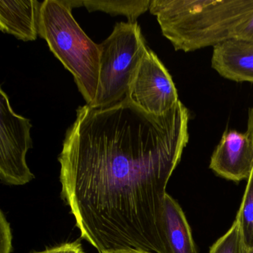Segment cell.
<instances>
[{"label": "cell", "mask_w": 253, "mask_h": 253, "mask_svg": "<svg viewBox=\"0 0 253 253\" xmlns=\"http://www.w3.org/2000/svg\"><path fill=\"white\" fill-rule=\"evenodd\" d=\"M189 120L180 101L161 115L127 96L103 109L78 108L58 158L61 196L99 253H169L166 190L189 141Z\"/></svg>", "instance_id": "6da1fadb"}, {"label": "cell", "mask_w": 253, "mask_h": 253, "mask_svg": "<svg viewBox=\"0 0 253 253\" xmlns=\"http://www.w3.org/2000/svg\"><path fill=\"white\" fill-rule=\"evenodd\" d=\"M149 11L174 49L189 52L233 39L253 0H151Z\"/></svg>", "instance_id": "7a4b0ae2"}, {"label": "cell", "mask_w": 253, "mask_h": 253, "mask_svg": "<svg viewBox=\"0 0 253 253\" xmlns=\"http://www.w3.org/2000/svg\"><path fill=\"white\" fill-rule=\"evenodd\" d=\"M68 0H45L41 3L39 35L51 52L73 75L87 105L95 99L100 75V51L80 27Z\"/></svg>", "instance_id": "3957f363"}, {"label": "cell", "mask_w": 253, "mask_h": 253, "mask_svg": "<svg viewBox=\"0 0 253 253\" xmlns=\"http://www.w3.org/2000/svg\"><path fill=\"white\" fill-rule=\"evenodd\" d=\"M100 75L95 99L88 106L109 107L126 96L149 47L137 23H116L110 36L99 44Z\"/></svg>", "instance_id": "277c9868"}, {"label": "cell", "mask_w": 253, "mask_h": 253, "mask_svg": "<svg viewBox=\"0 0 253 253\" xmlns=\"http://www.w3.org/2000/svg\"><path fill=\"white\" fill-rule=\"evenodd\" d=\"M30 121L17 115L6 93L0 90V179L11 186H23L35 174L26 163V154L32 148Z\"/></svg>", "instance_id": "5b68a950"}, {"label": "cell", "mask_w": 253, "mask_h": 253, "mask_svg": "<svg viewBox=\"0 0 253 253\" xmlns=\"http://www.w3.org/2000/svg\"><path fill=\"white\" fill-rule=\"evenodd\" d=\"M126 96L140 109L155 115L167 113L180 101L171 75L149 48Z\"/></svg>", "instance_id": "8992f818"}, {"label": "cell", "mask_w": 253, "mask_h": 253, "mask_svg": "<svg viewBox=\"0 0 253 253\" xmlns=\"http://www.w3.org/2000/svg\"><path fill=\"white\" fill-rule=\"evenodd\" d=\"M210 167L228 180L249 179L253 170V142L250 134L225 131L211 155Z\"/></svg>", "instance_id": "52a82bcc"}, {"label": "cell", "mask_w": 253, "mask_h": 253, "mask_svg": "<svg viewBox=\"0 0 253 253\" xmlns=\"http://www.w3.org/2000/svg\"><path fill=\"white\" fill-rule=\"evenodd\" d=\"M211 67L226 79L253 84V42L233 38L215 45Z\"/></svg>", "instance_id": "ba28073f"}, {"label": "cell", "mask_w": 253, "mask_h": 253, "mask_svg": "<svg viewBox=\"0 0 253 253\" xmlns=\"http://www.w3.org/2000/svg\"><path fill=\"white\" fill-rule=\"evenodd\" d=\"M41 7L37 0H1L0 30L24 42L36 41Z\"/></svg>", "instance_id": "9c48e42d"}, {"label": "cell", "mask_w": 253, "mask_h": 253, "mask_svg": "<svg viewBox=\"0 0 253 253\" xmlns=\"http://www.w3.org/2000/svg\"><path fill=\"white\" fill-rule=\"evenodd\" d=\"M164 218L169 253H198L186 216L168 194L164 202Z\"/></svg>", "instance_id": "30bf717a"}, {"label": "cell", "mask_w": 253, "mask_h": 253, "mask_svg": "<svg viewBox=\"0 0 253 253\" xmlns=\"http://www.w3.org/2000/svg\"><path fill=\"white\" fill-rule=\"evenodd\" d=\"M151 0H85L83 5L89 12L101 11L112 16L124 15L128 23H137V19L149 10Z\"/></svg>", "instance_id": "8fae6325"}, {"label": "cell", "mask_w": 253, "mask_h": 253, "mask_svg": "<svg viewBox=\"0 0 253 253\" xmlns=\"http://www.w3.org/2000/svg\"><path fill=\"white\" fill-rule=\"evenodd\" d=\"M247 248L253 247V170L247 182L236 219Z\"/></svg>", "instance_id": "7c38bea8"}, {"label": "cell", "mask_w": 253, "mask_h": 253, "mask_svg": "<svg viewBox=\"0 0 253 253\" xmlns=\"http://www.w3.org/2000/svg\"><path fill=\"white\" fill-rule=\"evenodd\" d=\"M248 250L238 221L235 220L229 231L213 244L210 253H247Z\"/></svg>", "instance_id": "4fadbf2b"}, {"label": "cell", "mask_w": 253, "mask_h": 253, "mask_svg": "<svg viewBox=\"0 0 253 253\" xmlns=\"http://www.w3.org/2000/svg\"><path fill=\"white\" fill-rule=\"evenodd\" d=\"M12 232L11 226L2 211L0 214V253L12 251Z\"/></svg>", "instance_id": "5bb4252c"}, {"label": "cell", "mask_w": 253, "mask_h": 253, "mask_svg": "<svg viewBox=\"0 0 253 253\" xmlns=\"http://www.w3.org/2000/svg\"><path fill=\"white\" fill-rule=\"evenodd\" d=\"M233 38L253 42V13L235 29Z\"/></svg>", "instance_id": "9a60e30c"}, {"label": "cell", "mask_w": 253, "mask_h": 253, "mask_svg": "<svg viewBox=\"0 0 253 253\" xmlns=\"http://www.w3.org/2000/svg\"><path fill=\"white\" fill-rule=\"evenodd\" d=\"M35 253H85L82 245L80 243L72 242L61 244L57 247L47 249L42 252Z\"/></svg>", "instance_id": "2e32d148"}, {"label": "cell", "mask_w": 253, "mask_h": 253, "mask_svg": "<svg viewBox=\"0 0 253 253\" xmlns=\"http://www.w3.org/2000/svg\"><path fill=\"white\" fill-rule=\"evenodd\" d=\"M107 253H149L147 252L137 251V250H118V251L110 252Z\"/></svg>", "instance_id": "e0dca14e"}, {"label": "cell", "mask_w": 253, "mask_h": 253, "mask_svg": "<svg viewBox=\"0 0 253 253\" xmlns=\"http://www.w3.org/2000/svg\"><path fill=\"white\" fill-rule=\"evenodd\" d=\"M247 253H253V247H252V248L249 249L248 252H247Z\"/></svg>", "instance_id": "ac0fdd59"}]
</instances>
